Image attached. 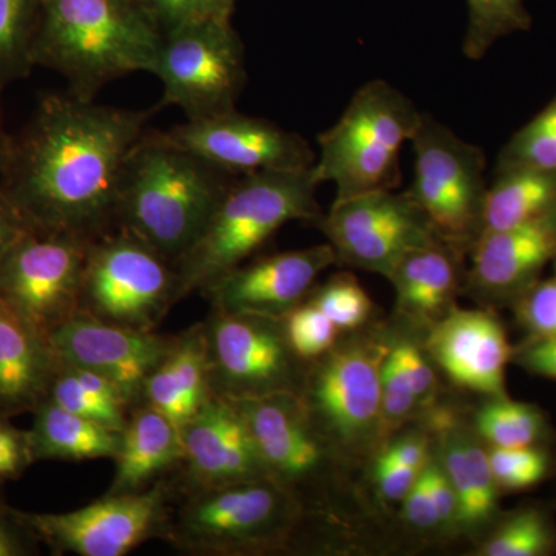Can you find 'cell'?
Here are the masks:
<instances>
[{"mask_svg":"<svg viewBox=\"0 0 556 556\" xmlns=\"http://www.w3.org/2000/svg\"><path fill=\"white\" fill-rule=\"evenodd\" d=\"M203 325L211 394L240 401L302 393L309 364L292 350L283 318L211 309Z\"/></svg>","mask_w":556,"mask_h":556,"instance_id":"11","label":"cell"},{"mask_svg":"<svg viewBox=\"0 0 556 556\" xmlns=\"http://www.w3.org/2000/svg\"><path fill=\"white\" fill-rule=\"evenodd\" d=\"M30 229L0 185V263L16 241Z\"/></svg>","mask_w":556,"mask_h":556,"instance_id":"49","label":"cell"},{"mask_svg":"<svg viewBox=\"0 0 556 556\" xmlns=\"http://www.w3.org/2000/svg\"><path fill=\"white\" fill-rule=\"evenodd\" d=\"M467 287L482 299H518L556 257V211L514 228L482 233L470 251Z\"/></svg>","mask_w":556,"mask_h":556,"instance_id":"21","label":"cell"},{"mask_svg":"<svg viewBox=\"0 0 556 556\" xmlns=\"http://www.w3.org/2000/svg\"><path fill=\"white\" fill-rule=\"evenodd\" d=\"M422 113L407 94L383 79L368 80L338 123L318 135L313 166L318 186L332 182L336 200L401 185V150L412 141Z\"/></svg>","mask_w":556,"mask_h":556,"instance_id":"5","label":"cell"},{"mask_svg":"<svg viewBox=\"0 0 556 556\" xmlns=\"http://www.w3.org/2000/svg\"><path fill=\"white\" fill-rule=\"evenodd\" d=\"M49 340L62 362L104 376L137 405L146 379L167 356L175 336L118 327L79 311Z\"/></svg>","mask_w":556,"mask_h":556,"instance_id":"17","label":"cell"},{"mask_svg":"<svg viewBox=\"0 0 556 556\" xmlns=\"http://www.w3.org/2000/svg\"><path fill=\"white\" fill-rule=\"evenodd\" d=\"M546 430L543 413L535 405L490 397L475 416V431L490 447H535Z\"/></svg>","mask_w":556,"mask_h":556,"instance_id":"31","label":"cell"},{"mask_svg":"<svg viewBox=\"0 0 556 556\" xmlns=\"http://www.w3.org/2000/svg\"><path fill=\"white\" fill-rule=\"evenodd\" d=\"M404 517L409 526L419 530H441L438 510L431 500L424 471H420L415 485L409 490L408 495L402 501Z\"/></svg>","mask_w":556,"mask_h":556,"instance_id":"46","label":"cell"},{"mask_svg":"<svg viewBox=\"0 0 556 556\" xmlns=\"http://www.w3.org/2000/svg\"><path fill=\"white\" fill-rule=\"evenodd\" d=\"M90 243L28 229L0 263V302L49 338L80 311Z\"/></svg>","mask_w":556,"mask_h":556,"instance_id":"14","label":"cell"},{"mask_svg":"<svg viewBox=\"0 0 556 556\" xmlns=\"http://www.w3.org/2000/svg\"><path fill=\"white\" fill-rule=\"evenodd\" d=\"M431 455L430 442L426 434L407 433L404 437L387 441L375 457L399 464V466L422 470Z\"/></svg>","mask_w":556,"mask_h":556,"instance_id":"44","label":"cell"},{"mask_svg":"<svg viewBox=\"0 0 556 556\" xmlns=\"http://www.w3.org/2000/svg\"><path fill=\"white\" fill-rule=\"evenodd\" d=\"M60 364L49 338L0 302V413L35 412Z\"/></svg>","mask_w":556,"mask_h":556,"instance_id":"22","label":"cell"},{"mask_svg":"<svg viewBox=\"0 0 556 556\" xmlns=\"http://www.w3.org/2000/svg\"><path fill=\"white\" fill-rule=\"evenodd\" d=\"M181 495L163 540L190 555H251L283 547L306 510L270 478Z\"/></svg>","mask_w":556,"mask_h":556,"instance_id":"6","label":"cell"},{"mask_svg":"<svg viewBox=\"0 0 556 556\" xmlns=\"http://www.w3.org/2000/svg\"><path fill=\"white\" fill-rule=\"evenodd\" d=\"M11 135L7 134L3 129L2 110H0V172L3 169L5 164L7 155H9Z\"/></svg>","mask_w":556,"mask_h":556,"instance_id":"51","label":"cell"},{"mask_svg":"<svg viewBox=\"0 0 556 556\" xmlns=\"http://www.w3.org/2000/svg\"><path fill=\"white\" fill-rule=\"evenodd\" d=\"M237 0H207L206 13L217 14V16L232 17Z\"/></svg>","mask_w":556,"mask_h":556,"instance_id":"50","label":"cell"},{"mask_svg":"<svg viewBox=\"0 0 556 556\" xmlns=\"http://www.w3.org/2000/svg\"><path fill=\"white\" fill-rule=\"evenodd\" d=\"M39 540L24 521L22 511L14 510L0 500V556L38 554Z\"/></svg>","mask_w":556,"mask_h":556,"instance_id":"43","label":"cell"},{"mask_svg":"<svg viewBox=\"0 0 556 556\" xmlns=\"http://www.w3.org/2000/svg\"><path fill=\"white\" fill-rule=\"evenodd\" d=\"M233 178L148 129L124 161L118 228L175 265L199 239Z\"/></svg>","mask_w":556,"mask_h":556,"instance_id":"3","label":"cell"},{"mask_svg":"<svg viewBox=\"0 0 556 556\" xmlns=\"http://www.w3.org/2000/svg\"><path fill=\"white\" fill-rule=\"evenodd\" d=\"M30 442L36 463L40 460L115 459L121 433L68 412L46 399L33 412Z\"/></svg>","mask_w":556,"mask_h":556,"instance_id":"27","label":"cell"},{"mask_svg":"<svg viewBox=\"0 0 556 556\" xmlns=\"http://www.w3.org/2000/svg\"><path fill=\"white\" fill-rule=\"evenodd\" d=\"M185 459L181 430L170 417L144 402L131 408L121 431L115 477L105 495L141 492L159 482Z\"/></svg>","mask_w":556,"mask_h":556,"instance_id":"25","label":"cell"},{"mask_svg":"<svg viewBox=\"0 0 556 556\" xmlns=\"http://www.w3.org/2000/svg\"><path fill=\"white\" fill-rule=\"evenodd\" d=\"M313 167L240 175L223 193L199 239L175 263L178 299L204 291L248 262L291 222L316 223L318 206Z\"/></svg>","mask_w":556,"mask_h":556,"instance_id":"4","label":"cell"},{"mask_svg":"<svg viewBox=\"0 0 556 556\" xmlns=\"http://www.w3.org/2000/svg\"><path fill=\"white\" fill-rule=\"evenodd\" d=\"M554 266H555V270H556V257H555V260H554Z\"/></svg>","mask_w":556,"mask_h":556,"instance_id":"52","label":"cell"},{"mask_svg":"<svg viewBox=\"0 0 556 556\" xmlns=\"http://www.w3.org/2000/svg\"><path fill=\"white\" fill-rule=\"evenodd\" d=\"M464 255L442 240L409 252L388 278L396 291L397 313L428 329L447 316L466 280Z\"/></svg>","mask_w":556,"mask_h":556,"instance_id":"24","label":"cell"},{"mask_svg":"<svg viewBox=\"0 0 556 556\" xmlns=\"http://www.w3.org/2000/svg\"><path fill=\"white\" fill-rule=\"evenodd\" d=\"M554 544L547 518L535 508H525L508 517L482 544L484 556L546 555Z\"/></svg>","mask_w":556,"mask_h":556,"instance_id":"34","label":"cell"},{"mask_svg":"<svg viewBox=\"0 0 556 556\" xmlns=\"http://www.w3.org/2000/svg\"><path fill=\"white\" fill-rule=\"evenodd\" d=\"M380 396H382V417L386 438L412 419L420 409L419 402L413 393L409 380L393 346L388 348L380 367Z\"/></svg>","mask_w":556,"mask_h":556,"instance_id":"37","label":"cell"},{"mask_svg":"<svg viewBox=\"0 0 556 556\" xmlns=\"http://www.w3.org/2000/svg\"><path fill=\"white\" fill-rule=\"evenodd\" d=\"M486 190L482 233L514 228L556 211V170H495Z\"/></svg>","mask_w":556,"mask_h":556,"instance_id":"28","label":"cell"},{"mask_svg":"<svg viewBox=\"0 0 556 556\" xmlns=\"http://www.w3.org/2000/svg\"><path fill=\"white\" fill-rule=\"evenodd\" d=\"M36 464L30 433L10 422V416L0 413V484L21 478Z\"/></svg>","mask_w":556,"mask_h":556,"instance_id":"41","label":"cell"},{"mask_svg":"<svg viewBox=\"0 0 556 556\" xmlns=\"http://www.w3.org/2000/svg\"><path fill=\"white\" fill-rule=\"evenodd\" d=\"M177 486L160 479L149 489L104 495L64 514L22 517L39 543L58 555L124 556L152 538L163 540Z\"/></svg>","mask_w":556,"mask_h":556,"instance_id":"13","label":"cell"},{"mask_svg":"<svg viewBox=\"0 0 556 556\" xmlns=\"http://www.w3.org/2000/svg\"><path fill=\"white\" fill-rule=\"evenodd\" d=\"M208 396L206 336L201 321L175 336L167 356L146 379L139 402L159 409L181 428Z\"/></svg>","mask_w":556,"mask_h":556,"instance_id":"26","label":"cell"},{"mask_svg":"<svg viewBox=\"0 0 556 556\" xmlns=\"http://www.w3.org/2000/svg\"><path fill=\"white\" fill-rule=\"evenodd\" d=\"M518 364L530 372L556 379V336L533 339L519 351Z\"/></svg>","mask_w":556,"mask_h":556,"instance_id":"48","label":"cell"},{"mask_svg":"<svg viewBox=\"0 0 556 556\" xmlns=\"http://www.w3.org/2000/svg\"><path fill=\"white\" fill-rule=\"evenodd\" d=\"M159 109L110 108L67 90L40 98L0 172L28 228L89 241L118 229L124 161Z\"/></svg>","mask_w":556,"mask_h":556,"instance_id":"1","label":"cell"},{"mask_svg":"<svg viewBox=\"0 0 556 556\" xmlns=\"http://www.w3.org/2000/svg\"><path fill=\"white\" fill-rule=\"evenodd\" d=\"M467 17L463 50L471 61L482 60L497 40L532 28L525 0H467Z\"/></svg>","mask_w":556,"mask_h":556,"instance_id":"32","label":"cell"},{"mask_svg":"<svg viewBox=\"0 0 556 556\" xmlns=\"http://www.w3.org/2000/svg\"><path fill=\"white\" fill-rule=\"evenodd\" d=\"M308 299L327 314L339 331H354L367 324L372 302L351 274H338L311 291Z\"/></svg>","mask_w":556,"mask_h":556,"instance_id":"35","label":"cell"},{"mask_svg":"<svg viewBox=\"0 0 556 556\" xmlns=\"http://www.w3.org/2000/svg\"><path fill=\"white\" fill-rule=\"evenodd\" d=\"M283 324L292 350L308 364L327 354L338 343V327L309 299L288 313Z\"/></svg>","mask_w":556,"mask_h":556,"instance_id":"36","label":"cell"},{"mask_svg":"<svg viewBox=\"0 0 556 556\" xmlns=\"http://www.w3.org/2000/svg\"><path fill=\"white\" fill-rule=\"evenodd\" d=\"M438 433L434 450L455 489L459 517L457 532L473 535L493 521L497 511L500 485L490 467L489 452L477 431L467 430L447 413H439L433 422Z\"/></svg>","mask_w":556,"mask_h":556,"instance_id":"23","label":"cell"},{"mask_svg":"<svg viewBox=\"0 0 556 556\" xmlns=\"http://www.w3.org/2000/svg\"><path fill=\"white\" fill-rule=\"evenodd\" d=\"M316 226L334 249L338 265L386 278L409 252L441 240L407 190H376L334 200Z\"/></svg>","mask_w":556,"mask_h":556,"instance_id":"12","label":"cell"},{"mask_svg":"<svg viewBox=\"0 0 556 556\" xmlns=\"http://www.w3.org/2000/svg\"><path fill=\"white\" fill-rule=\"evenodd\" d=\"M338 265L328 243L243 263L203 292L212 309L283 318L308 299L317 277Z\"/></svg>","mask_w":556,"mask_h":556,"instance_id":"18","label":"cell"},{"mask_svg":"<svg viewBox=\"0 0 556 556\" xmlns=\"http://www.w3.org/2000/svg\"><path fill=\"white\" fill-rule=\"evenodd\" d=\"M517 300L519 320L533 339L556 336V277L538 280Z\"/></svg>","mask_w":556,"mask_h":556,"instance_id":"39","label":"cell"},{"mask_svg":"<svg viewBox=\"0 0 556 556\" xmlns=\"http://www.w3.org/2000/svg\"><path fill=\"white\" fill-rule=\"evenodd\" d=\"M490 467L500 489L522 490L538 484L546 477V453L535 447H489Z\"/></svg>","mask_w":556,"mask_h":556,"instance_id":"38","label":"cell"},{"mask_svg":"<svg viewBox=\"0 0 556 556\" xmlns=\"http://www.w3.org/2000/svg\"><path fill=\"white\" fill-rule=\"evenodd\" d=\"M426 477L428 490H430L431 500L438 510L441 530L444 532H457V517H459V506L452 482L442 467L437 453H431L426 466L422 468Z\"/></svg>","mask_w":556,"mask_h":556,"instance_id":"42","label":"cell"},{"mask_svg":"<svg viewBox=\"0 0 556 556\" xmlns=\"http://www.w3.org/2000/svg\"><path fill=\"white\" fill-rule=\"evenodd\" d=\"M40 0H0V94L30 75Z\"/></svg>","mask_w":556,"mask_h":556,"instance_id":"30","label":"cell"},{"mask_svg":"<svg viewBox=\"0 0 556 556\" xmlns=\"http://www.w3.org/2000/svg\"><path fill=\"white\" fill-rule=\"evenodd\" d=\"M163 40L146 0H40L33 65L60 73L84 101L113 80L152 73Z\"/></svg>","mask_w":556,"mask_h":556,"instance_id":"2","label":"cell"},{"mask_svg":"<svg viewBox=\"0 0 556 556\" xmlns=\"http://www.w3.org/2000/svg\"><path fill=\"white\" fill-rule=\"evenodd\" d=\"M146 3L164 35L185 22L204 16L207 0H146Z\"/></svg>","mask_w":556,"mask_h":556,"instance_id":"47","label":"cell"},{"mask_svg":"<svg viewBox=\"0 0 556 556\" xmlns=\"http://www.w3.org/2000/svg\"><path fill=\"white\" fill-rule=\"evenodd\" d=\"M424 350L456 386L489 397L506 396L511 348L493 314L455 306L428 329Z\"/></svg>","mask_w":556,"mask_h":556,"instance_id":"20","label":"cell"},{"mask_svg":"<svg viewBox=\"0 0 556 556\" xmlns=\"http://www.w3.org/2000/svg\"><path fill=\"white\" fill-rule=\"evenodd\" d=\"M152 73L164 87L160 108L177 105L188 119L236 109L248 75L232 17L204 14L164 33Z\"/></svg>","mask_w":556,"mask_h":556,"instance_id":"10","label":"cell"},{"mask_svg":"<svg viewBox=\"0 0 556 556\" xmlns=\"http://www.w3.org/2000/svg\"><path fill=\"white\" fill-rule=\"evenodd\" d=\"M47 399L119 433L135 407L126 394L104 376L62 361L51 380Z\"/></svg>","mask_w":556,"mask_h":556,"instance_id":"29","label":"cell"},{"mask_svg":"<svg viewBox=\"0 0 556 556\" xmlns=\"http://www.w3.org/2000/svg\"><path fill=\"white\" fill-rule=\"evenodd\" d=\"M415 174L408 195L450 247L470 254L482 236L486 199L484 150L422 113L412 138Z\"/></svg>","mask_w":556,"mask_h":556,"instance_id":"8","label":"cell"},{"mask_svg":"<svg viewBox=\"0 0 556 556\" xmlns=\"http://www.w3.org/2000/svg\"><path fill=\"white\" fill-rule=\"evenodd\" d=\"M388 348L376 339L338 340L309 364L300 397L342 463L376 456L387 442L380 367Z\"/></svg>","mask_w":556,"mask_h":556,"instance_id":"7","label":"cell"},{"mask_svg":"<svg viewBox=\"0 0 556 556\" xmlns=\"http://www.w3.org/2000/svg\"><path fill=\"white\" fill-rule=\"evenodd\" d=\"M179 430L185 447L179 492L269 478L243 416L229 399L211 394Z\"/></svg>","mask_w":556,"mask_h":556,"instance_id":"19","label":"cell"},{"mask_svg":"<svg viewBox=\"0 0 556 556\" xmlns=\"http://www.w3.org/2000/svg\"><path fill=\"white\" fill-rule=\"evenodd\" d=\"M174 263L126 229L90 243L80 311L118 327L155 331L178 303Z\"/></svg>","mask_w":556,"mask_h":556,"instance_id":"9","label":"cell"},{"mask_svg":"<svg viewBox=\"0 0 556 556\" xmlns=\"http://www.w3.org/2000/svg\"><path fill=\"white\" fill-rule=\"evenodd\" d=\"M167 141L211 166L240 177L268 170H303L317 155L305 138L237 109L211 118L188 119L161 131Z\"/></svg>","mask_w":556,"mask_h":556,"instance_id":"16","label":"cell"},{"mask_svg":"<svg viewBox=\"0 0 556 556\" xmlns=\"http://www.w3.org/2000/svg\"><path fill=\"white\" fill-rule=\"evenodd\" d=\"M515 167L556 170V94L501 149L495 170Z\"/></svg>","mask_w":556,"mask_h":556,"instance_id":"33","label":"cell"},{"mask_svg":"<svg viewBox=\"0 0 556 556\" xmlns=\"http://www.w3.org/2000/svg\"><path fill=\"white\" fill-rule=\"evenodd\" d=\"M232 404L254 438L268 477L308 507L342 460L318 433L300 394L240 399Z\"/></svg>","mask_w":556,"mask_h":556,"instance_id":"15","label":"cell"},{"mask_svg":"<svg viewBox=\"0 0 556 556\" xmlns=\"http://www.w3.org/2000/svg\"><path fill=\"white\" fill-rule=\"evenodd\" d=\"M420 471L417 468L399 466L388 460H375V481L379 492L391 503H402L415 485Z\"/></svg>","mask_w":556,"mask_h":556,"instance_id":"45","label":"cell"},{"mask_svg":"<svg viewBox=\"0 0 556 556\" xmlns=\"http://www.w3.org/2000/svg\"><path fill=\"white\" fill-rule=\"evenodd\" d=\"M391 346L396 351L399 362L409 380L419 407H428L433 404L438 393V378L431 367V358L427 351L408 340H399Z\"/></svg>","mask_w":556,"mask_h":556,"instance_id":"40","label":"cell"}]
</instances>
